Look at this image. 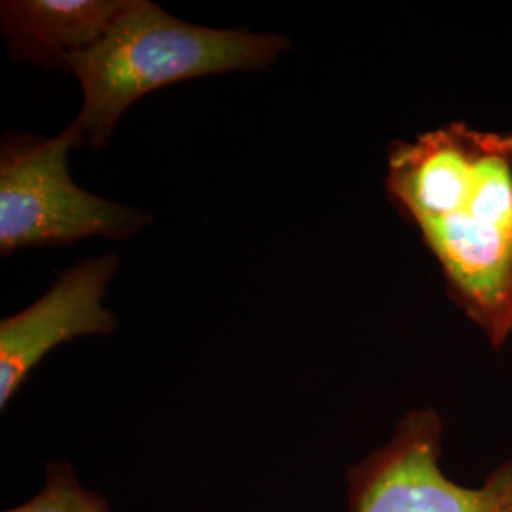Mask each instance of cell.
Instances as JSON below:
<instances>
[{
	"instance_id": "7",
	"label": "cell",
	"mask_w": 512,
	"mask_h": 512,
	"mask_svg": "<svg viewBox=\"0 0 512 512\" xmlns=\"http://www.w3.org/2000/svg\"><path fill=\"white\" fill-rule=\"evenodd\" d=\"M4 512H110L107 501L86 490L69 463L48 467L44 488L31 501Z\"/></svg>"
},
{
	"instance_id": "3",
	"label": "cell",
	"mask_w": 512,
	"mask_h": 512,
	"mask_svg": "<svg viewBox=\"0 0 512 512\" xmlns=\"http://www.w3.org/2000/svg\"><path fill=\"white\" fill-rule=\"evenodd\" d=\"M78 122L52 139L12 131L0 143V255L90 238L129 239L152 217L74 183L69 154L86 145Z\"/></svg>"
},
{
	"instance_id": "6",
	"label": "cell",
	"mask_w": 512,
	"mask_h": 512,
	"mask_svg": "<svg viewBox=\"0 0 512 512\" xmlns=\"http://www.w3.org/2000/svg\"><path fill=\"white\" fill-rule=\"evenodd\" d=\"M129 0H4L0 29L10 57L69 71L67 61L92 48Z\"/></svg>"
},
{
	"instance_id": "4",
	"label": "cell",
	"mask_w": 512,
	"mask_h": 512,
	"mask_svg": "<svg viewBox=\"0 0 512 512\" xmlns=\"http://www.w3.org/2000/svg\"><path fill=\"white\" fill-rule=\"evenodd\" d=\"M442 435L435 408L408 410L391 439L349 469L351 512H512V458L467 488L440 467Z\"/></svg>"
},
{
	"instance_id": "1",
	"label": "cell",
	"mask_w": 512,
	"mask_h": 512,
	"mask_svg": "<svg viewBox=\"0 0 512 512\" xmlns=\"http://www.w3.org/2000/svg\"><path fill=\"white\" fill-rule=\"evenodd\" d=\"M385 194L494 351L512 338V131L465 120L387 150Z\"/></svg>"
},
{
	"instance_id": "2",
	"label": "cell",
	"mask_w": 512,
	"mask_h": 512,
	"mask_svg": "<svg viewBox=\"0 0 512 512\" xmlns=\"http://www.w3.org/2000/svg\"><path fill=\"white\" fill-rule=\"evenodd\" d=\"M289 50L285 35L194 25L150 0H129L101 40L67 61L84 95L76 122L88 145L107 147L124 112L148 93L202 76L268 71Z\"/></svg>"
},
{
	"instance_id": "5",
	"label": "cell",
	"mask_w": 512,
	"mask_h": 512,
	"mask_svg": "<svg viewBox=\"0 0 512 512\" xmlns=\"http://www.w3.org/2000/svg\"><path fill=\"white\" fill-rule=\"evenodd\" d=\"M118 256H92L57 277L48 293L0 321V408H6L35 366L74 338L112 334L118 319L103 300Z\"/></svg>"
}]
</instances>
